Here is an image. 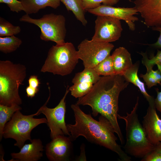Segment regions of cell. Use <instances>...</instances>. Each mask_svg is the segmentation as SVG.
Segmentation results:
<instances>
[{"label":"cell","instance_id":"obj_32","mask_svg":"<svg viewBox=\"0 0 161 161\" xmlns=\"http://www.w3.org/2000/svg\"><path fill=\"white\" fill-rule=\"evenodd\" d=\"M153 30L158 31L160 33V36L157 41L152 44H147L150 46L156 48H161V26L152 28Z\"/></svg>","mask_w":161,"mask_h":161},{"label":"cell","instance_id":"obj_11","mask_svg":"<svg viewBox=\"0 0 161 161\" xmlns=\"http://www.w3.org/2000/svg\"><path fill=\"white\" fill-rule=\"evenodd\" d=\"M86 11L97 16H109L124 21L129 29L132 31H134L135 29V22L138 20V18L134 16L138 13L134 7L128 8L115 7L102 4Z\"/></svg>","mask_w":161,"mask_h":161},{"label":"cell","instance_id":"obj_33","mask_svg":"<svg viewBox=\"0 0 161 161\" xmlns=\"http://www.w3.org/2000/svg\"><path fill=\"white\" fill-rule=\"evenodd\" d=\"M161 86V83L160 84ZM157 96L154 99L155 106L156 109L161 112V92H159L158 89H156Z\"/></svg>","mask_w":161,"mask_h":161},{"label":"cell","instance_id":"obj_30","mask_svg":"<svg viewBox=\"0 0 161 161\" xmlns=\"http://www.w3.org/2000/svg\"><path fill=\"white\" fill-rule=\"evenodd\" d=\"M142 161H161V153L154 150L142 159Z\"/></svg>","mask_w":161,"mask_h":161},{"label":"cell","instance_id":"obj_19","mask_svg":"<svg viewBox=\"0 0 161 161\" xmlns=\"http://www.w3.org/2000/svg\"><path fill=\"white\" fill-rule=\"evenodd\" d=\"M68 11H72L76 18L84 26L87 21L85 15V10L83 6V0H61Z\"/></svg>","mask_w":161,"mask_h":161},{"label":"cell","instance_id":"obj_27","mask_svg":"<svg viewBox=\"0 0 161 161\" xmlns=\"http://www.w3.org/2000/svg\"><path fill=\"white\" fill-rule=\"evenodd\" d=\"M140 54L143 56L142 63L146 67L147 72L152 69L154 65L161 64V50H157L156 55H152L150 59L148 58L146 53L142 52Z\"/></svg>","mask_w":161,"mask_h":161},{"label":"cell","instance_id":"obj_25","mask_svg":"<svg viewBox=\"0 0 161 161\" xmlns=\"http://www.w3.org/2000/svg\"><path fill=\"white\" fill-rule=\"evenodd\" d=\"M21 31L19 26H14L2 17H0V36L16 35Z\"/></svg>","mask_w":161,"mask_h":161},{"label":"cell","instance_id":"obj_29","mask_svg":"<svg viewBox=\"0 0 161 161\" xmlns=\"http://www.w3.org/2000/svg\"><path fill=\"white\" fill-rule=\"evenodd\" d=\"M0 3L6 4L13 12L18 13L21 11H24V8L21 1L17 0H2Z\"/></svg>","mask_w":161,"mask_h":161},{"label":"cell","instance_id":"obj_1","mask_svg":"<svg viewBox=\"0 0 161 161\" xmlns=\"http://www.w3.org/2000/svg\"><path fill=\"white\" fill-rule=\"evenodd\" d=\"M129 84L123 76L101 77L90 91L78 98L76 103L79 106H89L94 117L100 114L106 117L113 126L122 145L125 141L117 120L118 98L120 92Z\"/></svg>","mask_w":161,"mask_h":161},{"label":"cell","instance_id":"obj_31","mask_svg":"<svg viewBox=\"0 0 161 161\" xmlns=\"http://www.w3.org/2000/svg\"><path fill=\"white\" fill-rule=\"evenodd\" d=\"M29 86L30 87L38 89L40 82L38 76L36 75H31L28 80Z\"/></svg>","mask_w":161,"mask_h":161},{"label":"cell","instance_id":"obj_18","mask_svg":"<svg viewBox=\"0 0 161 161\" xmlns=\"http://www.w3.org/2000/svg\"><path fill=\"white\" fill-rule=\"evenodd\" d=\"M27 14L37 13L40 10L49 7L56 9L60 5L61 0H20Z\"/></svg>","mask_w":161,"mask_h":161},{"label":"cell","instance_id":"obj_24","mask_svg":"<svg viewBox=\"0 0 161 161\" xmlns=\"http://www.w3.org/2000/svg\"><path fill=\"white\" fill-rule=\"evenodd\" d=\"M94 85L90 82H80L73 84L69 89L72 96L76 98H78L87 94Z\"/></svg>","mask_w":161,"mask_h":161},{"label":"cell","instance_id":"obj_15","mask_svg":"<svg viewBox=\"0 0 161 161\" xmlns=\"http://www.w3.org/2000/svg\"><path fill=\"white\" fill-rule=\"evenodd\" d=\"M31 143L24 144L18 153L11 154L13 161H37L43 156V146L39 139H33Z\"/></svg>","mask_w":161,"mask_h":161},{"label":"cell","instance_id":"obj_7","mask_svg":"<svg viewBox=\"0 0 161 161\" xmlns=\"http://www.w3.org/2000/svg\"><path fill=\"white\" fill-rule=\"evenodd\" d=\"M19 21L38 26L41 31L40 38L43 41H51L56 44L65 42L66 32V20L62 15L50 13L44 15L39 19H35L26 14L20 18Z\"/></svg>","mask_w":161,"mask_h":161},{"label":"cell","instance_id":"obj_16","mask_svg":"<svg viewBox=\"0 0 161 161\" xmlns=\"http://www.w3.org/2000/svg\"><path fill=\"white\" fill-rule=\"evenodd\" d=\"M112 56L115 75L122 76L133 65L131 54L123 47L116 49Z\"/></svg>","mask_w":161,"mask_h":161},{"label":"cell","instance_id":"obj_34","mask_svg":"<svg viewBox=\"0 0 161 161\" xmlns=\"http://www.w3.org/2000/svg\"><path fill=\"white\" fill-rule=\"evenodd\" d=\"M39 91V89H35L30 87L29 86L26 89L27 95L28 97H34Z\"/></svg>","mask_w":161,"mask_h":161},{"label":"cell","instance_id":"obj_2","mask_svg":"<svg viewBox=\"0 0 161 161\" xmlns=\"http://www.w3.org/2000/svg\"><path fill=\"white\" fill-rule=\"evenodd\" d=\"M75 118L74 124H66L72 141L80 136L84 137L92 143L103 146L118 155L122 161H131V157L121 148L116 142L117 139L114 129L110 121L100 115L98 121L94 119L90 114L83 112L76 104L71 106Z\"/></svg>","mask_w":161,"mask_h":161},{"label":"cell","instance_id":"obj_28","mask_svg":"<svg viewBox=\"0 0 161 161\" xmlns=\"http://www.w3.org/2000/svg\"><path fill=\"white\" fill-rule=\"evenodd\" d=\"M85 10L95 8L103 5L112 6L117 4L120 0H83Z\"/></svg>","mask_w":161,"mask_h":161},{"label":"cell","instance_id":"obj_36","mask_svg":"<svg viewBox=\"0 0 161 161\" xmlns=\"http://www.w3.org/2000/svg\"><path fill=\"white\" fill-rule=\"evenodd\" d=\"M157 65V66L158 69L160 70L161 72V64H158Z\"/></svg>","mask_w":161,"mask_h":161},{"label":"cell","instance_id":"obj_20","mask_svg":"<svg viewBox=\"0 0 161 161\" xmlns=\"http://www.w3.org/2000/svg\"><path fill=\"white\" fill-rule=\"evenodd\" d=\"M19 105L13 104L9 106L0 104V140L3 137V130L5 125L11 119L14 113L21 110Z\"/></svg>","mask_w":161,"mask_h":161},{"label":"cell","instance_id":"obj_22","mask_svg":"<svg viewBox=\"0 0 161 161\" xmlns=\"http://www.w3.org/2000/svg\"><path fill=\"white\" fill-rule=\"evenodd\" d=\"M22 43V41L15 35L0 37V51L5 54L16 50Z\"/></svg>","mask_w":161,"mask_h":161},{"label":"cell","instance_id":"obj_13","mask_svg":"<svg viewBox=\"0 0 161 161\" xmlns=\"http://www.w3.org/2000/svg\"><path fill=\"white\" fill-rule=\"evenodd\" d=\"M69 137L59 135L52 139L46 145V154L49 161H66L71 159L73 146Z\"/></svg>","mask_w":161,"mask_h":161},{"label":"cell","instance_id":"obj_9","mask_svg":"<svg viewBox=\"0 0 161 161\" xmlns=\"http://www.w3.org/2000/svg\"><path fill=\"white\" fill-rule=\"evenodd\" d=\"M69 86L66 87L65 94L58 104L55 108H50L46 106L50 96V87L49 96L44 104L39 109L41 113L45 115L47 120V124L50 130V137L52 139L59 135H70L65 118L66 113L65 99L69 90Z\"/></svg>","mask_w":161,"mask_h":161},{"label":"cell","instance_id":"obj_3","mask_svg":"<svg viewBox=\"0 0 161 161\" xmlns=\"http://www.w3.org/2000/svg\"><path fill=\"white\" fill-rule=\"evenodd\" d=\"M26 76V68L9 60L0 61V104L10 106L20 105V86Z\"/></svg>","mask_w":161,"mask_h":161},{"label":"cell","instance_id":"obj_17","mask_svg":"<svg viewBox=\"0 0 161 161\" xmlns=\"http://www.w3.org/2000/svg\"><path fill=\"white\" fill-rule=\"evenodd\" d=\"M139 65L138 64H133L132 66L126 70L123 76L128 82H131L139 88L141 93L148 102L149 105L154 104L153 97L147 92L144 83L141 81L137 75Z\"/></svg>","mask_w":161,"mask_h":161},{"label":"cell","instance_id":"obj_23","mask_svg":"<svg viewBox=\"0 0 161 161\" xmlns=\"http://www.w3.org/2000/svg\"><path fill=\"white\" fill-rule=\"evenodd\" d=\"M93 69L100 76H106L114 75L112 55H109Z\"/></svg>","mask_w":161,"mask_h":161},{"label":"cell","instance_id":"obj_35","mask_svg":"<svg viewBox=\"0 0 161 161\" xmlns=\"http://www.w3.org/2000/svg\"><path fill=\"white\" fill-rule=\"evenodd\" d=\"M154 150L161 153V142L154 146Z\"/></svg>","mask_w":161,"mask_h":161},{"label":"cell","instance_id":"obj_5","mask_svg":"<svg viewBox=\"0 0 161 161\" xmlns=\"http://www.w3.org/2000/svg\"><path fill=\"white\" fill-rule=\"evenodd\" d=\"M77 51L71 42L53 45L40 71L62 76L71 74L78 62Z\"/></svg>","mask_w":161,"mask_h":161},{"label":"cell","instance_id":"obj_21","mask_svg":"<svg viewBox=\"0 0 161 161\" xmlns=\"http://www.w3.org/2000/svg\"><path fill=\"white\" fill-rule=\"evenodd\" d=\"M100 77L93 68H84L83 71L75 74L72 82L73 84L86 82L92 83L94 84L99 80Z\"/></svg>","mask_w":161,"mask_h":161},{"label":"cell","instance_id":"obj_26","mask_svg":"<svg viewBox=\"0 0 161 161\" xmlns=\"http://www.w3.org/2000/svg\"><path fill=\"white\" fill-rule=\"evenodd\" d=\"M140 77L143 78L148 88L160 84L161 82V72L158 69L156 70L152 69L145 74H141Z\"/></svg>","mask_w":161,"mask_h":161},{"label":"cell","instance_id":"obj_6","mask_svg":"<svg viewBox=\"0 0 161 161\" xmlns=\"http://www.w3.org/2000/svg\"><path fill=\"white\" fill-rule=\"evenodd\" d=\"M20 111L16 112L5 125L3 137L14 139L16 142L14 145L21 148L27 140H32L30 134L32 130L41 124H47V120L45 118L33 117L41 114L39 110L35 113L28 115L22 114Z\"/></svg>","mask_w":161,"mask_h":161},{"label":"cell","instance_id":"obj_14","mask_svg":"<svg viewBox=\"0 0 161 161\" xmlns=\"http://www.w3.org/2000/svg\"><path fill=\"white\" fill-rule=\"evenodd\" d=\"M142 123L146 137L152 144L155 146L161 142V119L157 113L155 104L149 105Z\"/></svg>","mask_w":161,"mask_h":161},{"label":"cell","instance_id":"obj_4","mask_svg":"<svg viewBox=\"0 0 161 161\" xmlns=\"http://www.w3.org/2000/svg\"><path fill=\"white\" fill-rule=\"evenodd\" d=\"M139 97L130 113L126 116L118 114L117 118L124 120L126 123V142L124 147L125 152L136 158L144 157L153 151L154 146L148 140L142 125L140 123L137 113Z\"/></svg>","mask_w":161,"mask_h":161},{"label":"cell","instance_id":"obj_8","mask_svg":"<svg viewBox=\"0 0 161 161\" xmlns=\"http://www.w3.org/2000/svg\"><path fill=\"white\" fill-rule=\"evenodd\" d=\"M114 46L111 43L85 39L78 47L77 54L84 68H93L110 55Z\"/></svg>","mask_w":161,"mask_h":161},{"label":"cell","instance_id":"obj_12","mask_svg":"<svg viewBox=\"0 0 161 161\" xmlns=\"http://www.w3.org/2000/svg\"><path fill=\"white\" fill-rule=\"evenodd\" d=\"M133 2L148 27L161 26V0H134Z\"/></svg>","mask_w":161,"mask_h":161},{"label":"cell","instance_id":"obj_10","mask_svg":"<svg viewBox=\"0 0 161 161\" xmlns=\"http://www.w3.org/2000/svg\"><path fill=\"white\" fill-rule=\"evenodd\" d=\"M122 31L120 20L110 17L98 16L95 21V32L92 40L110 43L120 38Z\"/></svg>","mask_w":161,"mask_h":161}]
</instances>
